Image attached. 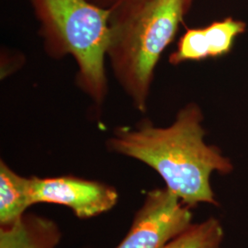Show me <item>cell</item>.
<instances>
[{
  "instance_id": "cell-5",
  "label": "cell",
  "mask_w": 248,
  "mask_h": 248,
  "mask_svg": "<svg viewBox=\"0 0 248 248\" xmlns=\"http://www.w3.org/2000/svg\"><path fill=\"white\" fill-rule=\"evenodd\" d=\"M33 204H59L70 208L81 219L111 210L118 201L115 188L79 177H31Z\"/></svg>"
},
{
  "instance_id": "cell-6",
  "label": "cell",
  "mask_w": 248,
  "mask_h": 248,
  "mask_svg": "<svg viewBox=\"0 0 248 248\" xmlns=\"http://www.w3.org/2000/svg\"><path fill=\"white\" fill-rule=\"evenodd\" d=\"M60 239L61 232L55 222L31 214L0 230V248H55Z\"/></svg>"
},
{
  "instance_id": "cell-4",
  "label": "cell",
  "mask_w": 248,
  "mask_h": 248,
  "mask_svg": "<svg viewBox=\"0 0 248 248\" xmlns=\"http://www.w3.org/2000/svg\"><path fill=\"white\" fill-rule=\"evenodd\" d=\"M188 206L169 188L150 191L132 227L116 248H163L192 223Z\"/></svg>"
},
{
  "instance_id": "cell-3",
  "label": "cell",
  "mask_w": 248,
  "mask_h": 248,
  "mask_svg": "<svg viewBox=\"0 0 248 248\" xmlns=\"http://www.w3.org/2000/svg\"><path fill=\"white\" fill-rule=\"evenodd\" d=\"M47 56L73 57L76 85L97 106L108 95L107 51L112 10L89 0H31Z\"/></svg>"
},
{
  "instance_id": "cell-9",
  "label": "cell",
  "mask_w": 248,
  "mask_h": 248,
  "mask_svg": "<svg viewBox=\"0 0 248 248\" xmlns=\"http://www.w3.org/2000/svg\"><path fill=\"white\" fill-rule=\"evenodd\" d=\"M245 21L225 18L204 27L209 45L210 58H220L231 53L235 39L247 31Z\"/></svg>"
},
{
  "instance_id": "cell-11",
  "label": "cell",
  "mask_w": 248,
  "mask_h": 248,
  "mask_svg": "<svg viewBox=\"0 0 248 248\" xmlns=\"http://www.w3.org/2000/svg\"><path fill=\"white\" fill-rule=\"evenodd\" d=\"M91 3L104 9H115L133 0H89Z\"/></svg>"
},
{
  "instance_id": "cell-8",
  "label": "cell",
  "mask_w": 248,
  "mask_h": 248,
  "mask_svg": "<svg viewBox=\"0 0 248 248\" xmlns=\"http://www.w3.org/2000/svg\"><path fill=\"white\" fill-rule=\"evenodd\" d=\"M223 237L221 222L212 217L191 224L163 248H221Z\"/></svg>"
},
{
  "instance_id": "cell-1",
  "label": "cell",
  "mask_w": 248,
  "mask_h": 248,
  "mask_svg": "<svg viewBox=\"0 0 248 248\" xmlns=\"http://www.w3.org/2000/svg\"><path fill=\"white\" fill-rule=\"evenodd\" d=\"M203 120L202 108L190 102L167 127L142 121L136 128L116 129L107 146L156 171L166 187L186 206L218 205L211 178L214 173L230 174L233 165L218 147L205 141Z\"/></svg>"
},
{
  "instance_id": "cell-2",
  "label": "cell",
  "mask_w": 248,
  "mask_h": 248,
  "mask_svg": "<svg viewBox=\"0 0 248 248\" xmlns=\"http://www.w3.org/2000/svg\"><path fill=\"white\" fill-rule=\"evenodd\" d=\"M192 0H133L112 10L107 51L117 83L139 112L148 106L155 72Z\"/></svg>"
},
{
  "instance_id": "cell-10",
  "label": "cell",
  "mask_w": 248,
  "mask_h": 248,
  "mask_svg": "<svg viewBox=\"0 0 248 248\" xmlns=\"http://www.w3.org/2000/svg\"><path fill=\"white\" fill-rule=\"evenodd\" d=\"M210 58L209 45L204 28L188 29L177 43V50L169 56V63L178 65L190 61Z\"/></svg>"
},
{
  "instance_id": "cell-7",
  "label": "cell",
  "mask_w": 248,
  "mask_h": 248,
  "mask_svg": "<svg viewBox=\"0 0 248 248\" xmlns=\"http://www.w3.org/2000/svg\"><path fill=\"white\" fill-rule=\"evenodd\" d=\"M33 205L31 177L19 176L0 161V223L9 225L22 217Z\"/></svg>"
}]
</instances>
